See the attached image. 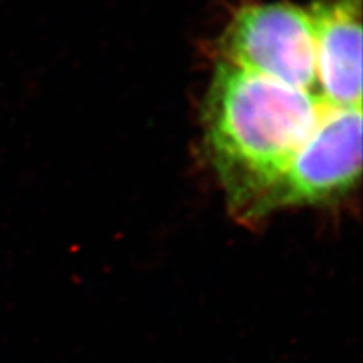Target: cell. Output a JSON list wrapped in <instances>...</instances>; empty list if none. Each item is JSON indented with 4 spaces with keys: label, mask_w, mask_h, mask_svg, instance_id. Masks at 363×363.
<instances>
[{
    "label": "cell",
    "mask_w": 363,
    "mask_h": 363,
    "mask_svg": "<svg viewBox=\"0 0 363 363\" xmlns=\"http://www.w3.org/2000/svg\"><path fill=\"white\" fill-rule=\"evenodd\" d=\"M316 94L220 61L206 96L204 133L230 204L244 218L260 209L320 121Z\"/></svg>",
    "instance_id": "6da1fadb"
},
{
    "label": "cell",
    "mask_w": 363,
    "mask_h": 363,
    "mask_svg": "<svg viewBox=\"0 0 363 363\" xmlns=\"http://www.w3.org/2000/svg\"><path fill=\"white\" fill-rule=\"evenodd\" d=\"M220 52L223 61L318 96L313 21L300 6L241 8L223 33Z\"/></svg>",
    "instance_id": "7a4b0ae2"
},
{
    "label": "cell",
    "mask_w": 363,
    "mask_h": 363,
    "mask_svg": "<svg viewBox=\"0 0 363 363\" xmlns=\"http://www.w3.org/2000/svg\"><path fill=\"white\" fill-rule=\"evenodd\" d=\"M362 169V108L324 106L320 121L267 196L260 217L345 194Z\"/></svg>",
    "instance_id": "3957f363"
},
{
    "label": "cell",
    "mask_w": 363,
    "mask_h": 363,
    "mask_svg": "<svg viewBox=\"0 0 363 363\" xmlns=\"http://www.w3.org/2000/svg\"><path fill=\"white\" fill-rule=\"evenodd\" d=\"M315 29L318 97L325 106L362 108L360 0H318Z\"/></svg>",
    "instance_id": "277c9868"
}]
</instances>
